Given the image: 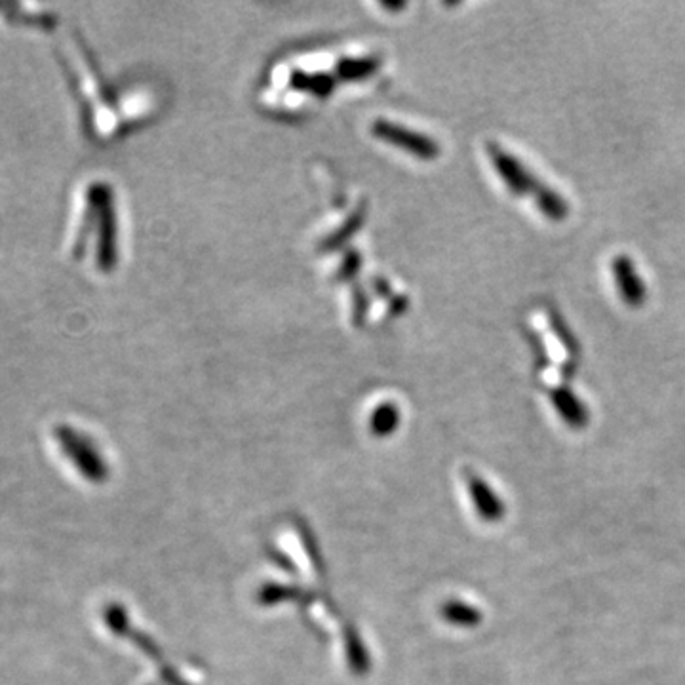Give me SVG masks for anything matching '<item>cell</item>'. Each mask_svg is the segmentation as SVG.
Returning <instances> with one entry per match:
<instances>
[{"label":"cell","instance_id":"cell-4","mask_svg":"<svg viewBox=\"0 0 685 685\" xmlns=\"http://www.w3.org/2000/svg\"><path fill=\"white\" fill-rule=\"evenodd\" d=\"M613 274L617 282V290L628 307L638 309L646 303L647 290L644 280L638 276L630 257L617 255L613 261Z\"/></svg>","mask_w":685,"mask_h":685},{"label":"cell","instance_id":"cell-9","mask_svg":"<svg viewBox=\"0 0 685 685\" xmlns=\"http://www.w3.org/2000/svg\"><path fill=\"white\" fill-rule=\"evenodd\" d=\"M394 417H396V413H394V410H391V408H383V410L377 411V415H375V421H373V429L377 432H387L389 429H392L391 421H394Z\"/></svg>","mask_w":685,"mask_h":685},{"label":"cell","instance_id":"cell-2","mask_svg":"<svg viewBox=\"0 0 685 685\" xmlns=\"http://www.w3.org/2000/svg\"><path fill=\"white\" fill-rule=\"evenodd\" d=\"M56 440L86 478L101 480L105 476V465L99 459L98 451L86 438H82L79 432L71 431L67 427H58Z\"/></svg>","mask_w":685,"mask_h":685},{"label":"cell","instance_id":"cell-8","mask_svg":"<svg viewBox=\"0 0 685 685\" xmlns=\"http://www.w3.org/2000/svg\"><path fill=\"white\" fill-rule=\"evenodd\" d=\"M446 617L450 619L451 623H459V625H467L470 627L476 625L480 621V613L474 607L465 606V604H450L446 607Z\"/></svg>","mask_w":685,"mask_h":685},{"label":"cell","instance_id":"cell-7","mask_svg":"<svg viewBox=\"0 0 685 685\" xmlns=\"http://www.w3.org/2000/svg\"><path fill=\"white\" fill-rule=\"evenodd\" d=\"M470 491L474 493L478 509L482 512V516H486V520H497L501 516L503 507H501L499 499L491 493L490 488H486L480 480H474V482H470Z\"/></svg>","mask_w":685,"mask_h":685},{"label":"cell","instance_id":"cell-1","mask_svg":"<svg viewBox=\"0 0 685 685\" xmlns=\"http://www.w3.org/2000/svg\"><path fill=\"white\" fill-rule=\"evenodd\" d=\"M490 157L497 174L505 179L512 195L535 196L545 185L539 177L531 174L518 158L509 155L505 149H501L497 145H490Z\"/></svg>","mask_w":685,"mask_h":685},{"label":"cell","instance_id":"cell-3","mask_svg":"<svg viewBox=\"0 0 685 685\" xmlns=\"http://www.w3.org/2000/svg\"><path fill=\"white\" fill-rule=\"evenodd\" d=\"M373 132H375V136L379 137V139L389 141V143L396 145V147H402V149L410 151L411 155L423 158V160H432V158L440 155V149H438V145L432 141L431 137L415 134V132H411L408 128L394 126V124H389L385 120H379L373 126Z\"/></svg>","mask_w":685,"mask_h":685},{"label":"cell","instance_id":"cell-6","mask_svg":"<svg viewBox=\"0 0 685 685\" xmlns=\"http://www.w3.org/2000/svg\"><path fill=\"white\" fill-rule=\"evenodd\" d=\"M539 206V210L543 212V216L550 219V221H564L569 216V206L564 196L558 195L554 189H550L547 185L541 187V191L533 198Z\"/></svg>","mask_w":685,"mask_h":685},{"label":"cell","instance_id":"cell-5","mask_svg":"<svg viewBox=\"0 0 685 685\" xmlns=\"http://www.w3.org/2000/svg\"><path fill=\"white\" fill-rule=\"evenodd\" d=\"M550 398H552L554 408L568 421L573 429H581V427L587 425V408L569 389H564V387L556 389V391L550 392Z\"/></svg>","mask_w":685,"mask_h":685}]
</instances>
